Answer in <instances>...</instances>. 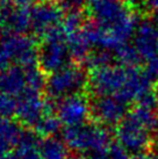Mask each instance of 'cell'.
Returning a JSON list of instances; mask_svg holds the SVG:
<instances>
[{
  "instance_id": "cell-1",
  "label": "cell",
  "mask_w": 158,
  "mask_h": 159,
  "mask_svg": "<svg viewBox=\"0 0 158 159\" xmlns=\"http://www.w3.org/2000/svg\"><path fill=\"white\" fill-rule=\"evenodd\" d=\"M152 77L137 66L106 65L90 71L87 93L93 97H118L126 102L137 101L152 89Z\"/></svg>"
},
{
  "instance_id": "cell-2",
  "label": "cell",
  "mask_w": 158,
  "mask_h": 159,
  "mask_svg": "<svg viewBox=\"0 0 158 159\" xmlns=\"http://www.w3.org/2000/svg\"><path fill=\"white\" fill-rule=\"evenodd\" d=\"M63 141L69 149L81 155H108L113 146L108 129L95 122L84 123L76 127H66L63 131Z\"/></svg>"
},
{
  "instance_id": "cell-3",
  "label": "cell",
  "mask_w": 158,
  "mask_h": 159,
  "mask_svg": "<svg viewBox=\"0 0 158 159\" xmlns=\"http://www.w3.org/2000/svg\"><path fill=\"white\" fill-rule=\"evenodd\" d=\"M39 65V42L35 36L2 31L0 36V72L11 66Z\"/></svg>"
},
{
  "instance_id": "cell-4",
  "label": "cell",
  "mask_w": 158,
  "mask_h": 159,
  "mask_svg": "<svg viewBox=\"0 0 158 159\" xmlns=\"http://www.w3.org/2000/svg\"><path fill=\"white\" fill-rule=\"evenodd\" d=\"M73 63L66 44V33L62 25L47 31L39 40V67L45 75Z\"/></svg>"
},
{
  "instance_id": "cell-5",
  "label": "cell",
  "mask_w": 158,
  "mask_h": 159,
  "mask_svg": "<svg viewBox=\"0 0 158 159\" xmlns=\"http://www.w3.org/2000/svg\"><path fill=\"white\" fill-rule=\"evenodd\" d=\"M88 75H86L83 65L71 63L62 70L47 75L44 94L56 101L66 97L83 93L87 89Z\"/></svg>"
},
{
  "instance_id": "cell-6",
  "label": "cell",
  "mask_w": 158,
  "mask_h": 159,
  "mask_svg": "<svg viewBox=\"0 0 158 159\" xmlns=\"http://www.w3.org/2000/svg\"><path fill=\"white\" fill-rule=\"evenodd\" d=\"M115 135L118 145L122 146L128 153L135 156L146 153L152 145L151 131L129 113L116 125Z\"/></svg>"
},
{
  "instance_id": "cell-7",
  "label": "cell",
  "mask_w": 158,
  "mask_h": 159,
  "mask_svg": "<svg viewBox=\"0 0 158 159\" xmlns=\"http://www.w3.org/2000/svg\"><path fill=\"white\" fill-rule=\"evenodd\" d=\"M91 103V119L104 127L118 125L128 111V102L118 97H93Z\"/></svg>"
},
{
  "instance_id": "cell-8",
  "label": "cell",
  "mask_w": 158,
  "mask_h": 159,
  "mask_svg": "<svg viewBox=\"0 0 158 159\" xmlns=\"http://www.w3.org/2000/svg\"><path fill=\"white\" fill-rule=\"evenodd\" d=\"M64 16L65 12L58 4V1L43 0L31 6L33 36L40 40L47 31L62 25Z\"/></svg>"
},
{
  "instance_id": "cell-9",
  "label": "cell",
  "mask_w": 158,
  "mask_h": 159,
  "mask_svg": "<svg viewBox=\"0 0 158 159\" xmlns=\"http://www.w3.org/2000/svg\"><path fill=\"white\" fill-rule=\"evenodd\" d=\"M57 116L64 127H76L91 120V103L87 94L78 93L58 101Z\"/></svg>"
},
{
  "instance_id": "cell-10",
  "label": "cell",
  "mask_w": 158,
  "mask_h": 159,
  "mask_svg": "<svg viewBox=\"0 0 158 159\" xmlns=\"http://www.w3.org/2000/svg\"><path fill=\"white\" fill-rule=\"evenodd\" d=\"M15 117L26 129H33L44 115V94L40 91L27 87L25 92L16 98Z\"/></svg>"
},
{
  "instance_id": "cell-11",
  "label": "cell",
  "mask_w": 158,
  "mask_h": 159,
  "mask_svg": "<svg viewBox=\"0 0 158 159\" xmlns=\"http://www.w3.org/2000/svg\"><path fill=\"white\" fill-rule=\"evenodd\" d=\"M134 47L142 61L149 62L158 52V26L150 20L138 22L134 34Z\"/></svg>"
},
{
  "instance_id": "cell-12",
  "label": "cell",
  "mask_w": 158,
  "mask_h": 159,
  "mask_svg": "<svg viewBox=\"0 0 158 159\" xmlns=\"http://www.w3.org/2000/svg\"><path fill=\"white\" fill-rule=\"evenodd\" d=\"M6 25L2 31L27 34L31 31V7H22L9 5L5 7Z\"/></svg>"
},
{
  "instance_id": "cell-13",
  "label": "cell",
  "mask_w": 158,
  "mask_h": 159,
  "mask_svg": "<svg viewBox=\"0 0 158 159\" xmlns=\"http://www.w3.org/2000/svg\"><path fill=\"white\" fill-rule=\"evenodd\" d=\"M27 89L25 69L18 65L0 72V92L19 98Z\"/></svg>"
},
{
  "instance_id": "cell-14",
  "label": "cell",
  "mask_w": 158,
  "mask_h": 159,
  "mask_svg": "<svg viewBox=\"0 0 158 159\" xmlns=\"http://www.w3.org/2000/svg\"><path fill=\"white\" fill-rule=\"evenodd\" d=\"M19 121L9 117H0V157L14 150L23 133Z\"/></svg>"
},
{
  "instance_id": "cell-15",
  "label": "cell",
  "mask_w": 158,
  "mask_h": 159,
  "mask_svg": "<svg viewBox=\"0 0 158 159\" xmlns=\"http://www.w3.org/2000/svg\"><path fill=\"white\" fill-rule=\"evenodd\" d=\"M66 44L69 48L71 61L77 64L85 63L88 55L92 52L93 45L88 40L87 35L84 30V27L80 30L66 36Z\"/></svg>"
},
{
  "instance_id": "cell-16",
  "label": "cell",
  "mask_w": 158,
  "mask_h": 159,
  "mask_svg": "<svg viewBox=\"0 0 158 159\" xmlns=\"http://www.w3.org/2000/svg\"><path fill=\"white\" fill-rule=\"evenodd\" d=\"M41 139L42 137H40L34 130L25 128L18 145L12 151L14 159H39Z\"/></svg>"
},
{
  "instance_id": "cell-17",
  "label": "cell",
  "mask_w": 158,
  "mask_h": 159,
  "mask_svg": "<svg viewBox=\"0 0 158 159\" xmlns=\"http://www.w3.org/2000/svg\"><path fill=\"white\" fill-rule=\"evenodd\" d=\"M39 159H69V148L65 142L56 137L42 138L39 148Z\"/></svg>"
},
{
  "instance_id": "cell-18",
  "label": "cell",
  "mask_w": 158,
  "mask_h": 159,
  "mask_svg": "<svg viewBox=\"0 0 158 159\" xmlns=\"http://www.w3.org/2000/svg\"><path fill=\"white\" fill-rule=\"evenodd\" d=\"M62 127V122L58 119L57 114L55 113H45L40 120V122L33 129L40 137L47 138V137H53Z\"/></svg>"
},
{
  "instance_id": "cell-19",
  "label": "cell",
  "mask_w": 158,
  "mask_h": 159,
  "mask_svg": "<svg viewBox=\"0 0 158 159\" xmlns=\"http://www.w3.org/2000/svg\"><path fill=\"white\" fill-rule=\"evenodd\" d=\"M114 58L118 62L124 66H137L141 62L140 53L137 52L136 48L130 44H123L114 51Z\"/></svg>"
},
{
  "instance_id": "cell-20",
  "label": "cell",
  "mask_w": 158,
  "mask_h": 159,
  "mask_svg": "<svg viewBox=\"0 0 158 159\" xmlns=\"http://www.w3.org/2000/svg\"><path fill=\"white\" fill-rule=\"evenodd\" d=\"M16 105V98L0 92V117H11L15 115Z\"/></svg>"
},
{
  "instance_id": "cell-21",
  "label": "cell",
  "mask_w": 158,
  "mask_h": 159,
  "mask_svg": "<svg viewBox=\"0 0 158 159\" xmlns=\"http://www.w3.org/2000/svg\"><path fill=\"white\" fill-rule=\"evenodd\" d=\"M86 1L87 0H58V4L66 13L72 9H81V7L86 5Z\"/></svg>"
},
{
  "instance_id": "cell-22",
  "label": "cell",
  "mask_w": 158,
  "mask_h": 159,
  "mask_svg": "<svg viewBox=\"0 0 158 159\" xmlns=\"http://www.w3.org/2000/svg\"><path fill=\"white\" fill-rule=\"evenodd\" d=\"M108 159H132L129 157V153L123 149L122 146L113 144L110 148L109 153H108Z\"/></svg>"
},
{
  "instance_id": "cell-23",
  "label": "cell",
  "mask_w": 158,
  "mask_h": 159,
  "mask_svg": "<svg viewBox=\"0 0 158 159\" xmlns=\"http://www.w3.org/2000/svg\"><path fill=\"white\" fill-rule=\"evenodd\" d=\"M148 72L152 78H157L158 79V52L156 53L152 59H150L148 62Z\"/></svg>"
},
{
  "instance_id": "cell-24",
  "label": "cell",
  "mask_w": 158,
  "mask_h": 159,
  "mask_svg": "<svg viewBox=\"0 0 158 159\" xmlns=\"http://www.w3.org/2000/svg\"><path fill=\"white\" fill-rule=\"evenodd\" d=\"M144 8L152 13H158V0H142Z\"/></svg>"
},
{
  "instance_id": "cell-25",
  "label": "cell",
  "mask_w": 158,
  "mask_h": 159,
  "mask_svg": "<svg viewBox=\"0 0 158 159\" xmlns=\"http://www.w3.org/2000/svg\"><path fill=\"white\" fill-rule=\"evenodd\" d=\"M41 1L43 0H12V4L15 6H22V7H31Z\"/></svg>"
},
{
  "instance_id": "cell-26",
  "label": "cell",
  "mask_w": 158,
  "mask_h": 159,
  "mask_svg": "<svg viewBox=\"0 0 158 159\" xmlns=\"http://www.w3.org/2000/svg\"><path fill=\"white\" fill-rule=\"evenodd\" d=\"M6 25V12L4 8L0 7V30H2Z\"/></svg>"
},
{
  "instance_id": "cell-27",
  "label": "cell",
  "mask_w": 158,
  "mask_h": 159,
  "mask_svg": "<svg viewBox=\"0 0 158 159\" xmlns=\"http://www.w3.org/2000/svg\"><path fill=\"white\" fill-rule=\"evenodd\" d=\"M132 159H157L156 157H151V156H148L146 153H143V155H136Z\"/></svg>"
},
{
  "instance_id": "cell-28",
  "label": "cell",
  "mask_w": 158,
  "mask_h": 159,
  "mask_svg": "<svg viewBox=\"0 0 158 159\" xmlns=\"http://www.w3.org/2000/svg\"><path fill=\"white\" fill-rule=\"evenodd\" d=\"M69 159H85V157H80V156H75V157H70Z\"/></svg>"
},
{
  "instance_id": "cell-29",
  "label": "cell",
  "mask_w": 158,
  "mask_h": 159,
  "mask_svg": "<svg viewBox=\"0 0 158 159\" xmlns=\"http://www.w3.org/2000/svg\"><path fill=\"white\" fill-rule=\"evenodd\" d=\"M155 21H156V23H157V26H158V13L155 15Z\"/></svg>"
},
{
  "instance_id": "cell-30",
  "label": "cell",
  "mask_w": 158,
  "mask_h": 159,
  "mask_svg": "<svg viewBox=\"0 0 158 159\" xmlns=\"http://www.w3.org/2000/svg\"><path fill=\"white\" fill-rule=\"evenodd\" d=\"M120 1H122V2H127V1H130V0H120Z\"/></svg>"
},
{
  "instance_id": "cell-31",
  "label": "cell",
  "mask_w": 158,
  "mask_h": 159,
  "mask_svg": "<svg viewBox=\"0 0 158 159\" xmlns=\"http://www.w3.org/2000/svg\"><path fill=\"white\" fill-rule=\"evenodd\" d=\"M53 1H58V0H53Z\"/></svg>"
}]
</instances>
